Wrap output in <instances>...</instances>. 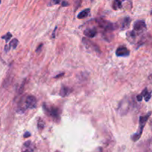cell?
<instances>
[{"mask_svg":"<svg viewBox=\"0 0 152 152\" xmlns=\"http://www.w3.org/2000/svg\"><path fill=\"white\" fill-rule=\"evenodd\" d=\"M150 115H151V112H149L148 114H147L146 115H144V116H142V117H140V118H139V126L138 131H137V133L134 134L132 136V137H131V139H132L133 141L136 142V141H137L139 139L140 137H141V135H142V134L143 129H144L145 126L146 122H147L148 120Z\"/></svg>","mask_w":152,"mask_h":152,"instance_id":"cell-1","label":"cell"},{"mask_svg":"<svg viewBox=\"0 0 152 152\" xmlns=\"http://www.w3.org/2000/svg\"><path fill=\"white\" fill-rule=\"evenodd\" d=\"M82 43L85 46V48H86L89 53H93L94 54L96 55H99L101 53V50L98 48V46L95 43H94L93 42L89 40V39L83 38L82 39Z\"/></svg>","mask_w":152,"mask_h":152,"instance_id":"cell-2","label":"cell"},{"mask_svg":"<svg viewBox=\"0 0 152 152\" xmlns=\"http://www.w3.org/2000/svg\"><path fill=\"white\" fill-rule=\"evenodd\" d=\"M130 107H131V102H130V99H128L127 97L124 98L122 100L120 101V102L119 103L117 108V112L120 114L121 116L126 115L128 114V112L130 110Z\"/></svg>","mask_w":152,"mask_h":152,"instance_id":"cell-3","label":"cell"},{"mask_svg":"<svg viewBox=\"0 0 152 152\" xmlns=\"http://www.w3.org/2000/svg\"><path fill=\"white\" fill-rule=\"evenodd\" d=\"M43 109L46 114L52 117L54 120H58L60 119V111L58 108L55 106L48 107L46 104H43Z\"/></svg>","mask_w":152,"mask_h":152,"instance_id":"cell-4","label":"cell"},{"mask_svg":"<svg viewBox=\"0 0 152 152\" xmlns=\"http://www.w3.org/2000/svg\"><path fill=\"white\" fill-rule=\"evenodd\" d=\"M97 23L98 25L101 27V28L104 29L105 31H112L113 30L116 29L117 28V25L114 23H112V22H109V21L105 20V19H98L96 20Z\"/></svg>","mask_w":152,"mask_h":152,"instance_id":"cell-5","label":"cell"},{"mask_svg":"<svg viewBox=\"0 0 152 152\" xmlns=\"http://www.w3.org/2000/svg\"><path fill=\"white\" fill-rule=\"evenodd\" d=\"M146 30V25L144 21L139 20L134 23V31L138 34H142Z\"/></svg>","mask_w":152,"mask_h":152,"instance_id":"cell-6","label":"cell"},{"mask_svg":"<svg viewBox=\"0 0 152 152\" xmlns=\"http://www.w3.org/2000/svg\"><path fill=\"white\" fill-rule=\"evenodd\" d=\"M116 54L117 56H123V57H125V56H129L130 51L125 46H120V47H119L116 49Z\"/></svg>","mask_w":152,"mask_h":152,"instance_id":"cell-7","label":"cell"},{"mask_svg":"<svg viewBox=\"0 0 152 152\" xmlns=\"http://www.w3.org/2000/svg\"><path fill=\"white\" fill-rule=\"evenodd\" d=\"M139 35H140V34L136 32V31H134V30L131 31H129V32L127 33L126 34L127 39H128V40L131 43H135Z\"/></svg>","mask_w":152,"mask_h":152,"instance_id":"cell-8","label":"cell"},{"mask_svg":"<svg viewBox=\"0 0 152 152\" xmlns=\"http://www.w3.org/2000/svg\"><path fill=\"white\" fill-rule=\"evenodd\" d=\"M34 150V145L31 141H26L24 142L22 147V152H33Z\"/></svg>","mask_w":152,"mask_h":152,"instance_id":"cell-9","label":"cell"},{"mask_svg":"<svg viewBox=\"0 0 152 152\" xmlns=\"http://www.w3.org/2000/svg\"><path fill=\"white\" fill-rule=\"evenodd\" d=\"M83 34L86 36L88 38H93L95 37L97 34V30L95 28H86L84 31H83Z\"/></svg>","mask_w":152,"mask_h":152,"instance_id":"cell-10","label":"cell"},{"mask_svg":"<svg viewBox=\"0 0 152 152\" xmlns=\"http://www.w3.org/2000/svg\"><path fill=\"white\" fill-rule=\"evenodd\" d=\"M70 92H71V90L69 88L66 87V86H63L60 91V95L61 96H66L67 95L69 94Z\"/></svg>","mask_w":152,"mask_h":152,"instance_id":"cell-11","label":"cell"},{"mask_svg":"<svg viewBox=\"0 0 152 152\" xmlns=\"http://www.w3.org/2000/svg\"><path fill=\"white\" fill-rule=\"evenodd\" d=\"M130 23H131V19L129 17H125V19L122 20V24H121V27L122 29H126L129 27Z\"/></svg>","mask_w":152,"mask_h":152,"instance_id":"cell-12","label":"cell"},{"mask_svg":"<svg viewBox=\"0 0 152 152\" xmlns=\"http://www.w3.org/2000/svg\"><path fill=\"white\" fill-rule=\"evenodd\" d=\"M141 95L142 97L145 98V101H148L149 99H151V94L150 92L148 91L147 88H145L143 90V91L142 92Z\"/></svg>","mask_w":152,"mask_h":152,"instance_id":"cell-13","label":"cell"},{"mask_svg":"<svg viewBox=\"0 0 152 152\" xmlns=\"http://www.w3.org/2000/svg\"><path fill=\"white\" fill-rule=\"evenodd\" d=\"M89 13V9H85V10H82L78 15H77V19H83V18L86 17L88 14Z\"/></svg>","mask_w":152,"mask_h":152,"instance_id":"cell-14","label":"cell"},{"mask_svg":"<svg viewBox=\"0 0 152 152\" xmlns=\"http://www.w3.org/2000/svg\"><path fill=\"white\" fill-rule=\"evenodd\" d=\"M122 7V2L120 0H114L113 2V8L114 10H119Z\"/></svg>","mask_w":152,"mask_h":152,"instance_id":"cell-15","label":"cell"},{"mask_svg":"<svg viewBox=\"0 0 152 152\" xmlns=\"http://www.w3.org/2000/svg\"><path fill=\"white\" fill-rule=\"evenodd\" d=\"M18 43H19V41H18V39H13V40H11L10 42V48H12L15 49L16 47H17L18 45Z\"/></svg>","mask_w":152,"mask_h":152,"instance_id":"cell-16","label":"cell"},{"mask_svg":"<svg viewBox=\"0 0 152 152\" xmlns=\"http://www.w3.org/2000/svg\"><path fill=\"white\" fill-rule=\"evenodd\" d=\"M37 126H38L39 129H43L45 126V123L42 119H39L38 123H37Z\"/></svg>","mask_w":152,"mask_h":152,"instance_id":"cell-17","label":"cell"},{"mask_svg":"<svg viewBox=\"0 0 152 152\" xmlns=\"http://www.w3.org/2000/svg\"><path fill=\"white\" fill-rule=\"evenodd\" d=\"M11 37H12L11 34H10V33H7V34H5V35H4V36H3V37H1V38L4 39H5V41L7 42V41H8V40H10V39L11 38Z\"/></svg>","mask_w":152,"mask_h":152,"instance_id":"cell-18","label":"cell"},{"mask_svg":"<svg viewBox=\"0 0 152 152\" xmlns=\"http://www.w3.org/2000/svg\"><path fill=\"white\" fill-rule=\"evenodd\" d=\"M60 2V0H52V3L53 4H57Z\"/></svg>","mask_w":152,"mask_h":152,"instance_id":"cell-19","label":"cell"},{"mask_svg":"<svg viewBox=\"0 0 152 152\" xmlns=\"http://www.w3.org/2000/svg\"><path fill=\"white\" fill-rule=\"evenodd\" d=\"M10 46H8V45H6L5 47H4V50H5L6 52H7L9 50H10Z\"/></svg>","mask_w":152,"mask_h":152,"instance_id":"cell-20","label":"cell"},{"mask_svg":"<svg viewBox=\"0 0 152 152\" xmlns=\"http://www.w3.org/2000/svg\"><path fill=\"white\" fill-rule=\"evenodd\" d=\"M137 100L141 101L142 99V96L141 94H139V95H138V96H137Z\"/></svg>","mask_w":152,"mask_h":152,"instance_id":"cell-21","label":"cell"},{"mask_svg":"<svg viewBox=\"0 0 152 152\" xmlns=\"http://www.w3.org/2000/svg\"><path fill=\"white\" fill-rule=\"evenodd\" d=\"M42 46H43V44L40 45H39V47L37 48V49H36V52H38V51H39V50H40V49H41V48H42Z\"/></svg>","mask_w":152,"mask_h":152,"instance_id":"cell-22","label":"cell"},{"mask_svg":"<svg viewBox=\"0 0 152 152\" xmlns=\"http://www.w3.org/2000/svg\"><path fill=\"white\" fill-rule=\"evenodd\" d=\"M62 5H63V6H68V5H69V4H68V3L66 2V1H63Z\"/></svg>","mask_w":152,"mask_h":152,"instance_id":"cell-23","label":"cell"},{"mask_svg":"<svg viewBox=\"0 0 152 152\" xmlns=\"http://www.w3.org/2000/svg\"><path fill=\"white\" fill-rule=\"evenodd\" d=\"M29 136H30V133L26 132V133L25 134V135H24V137H29Z\"/></svg>","mask_w":152,"mask_h":152,"instance_id":"cell-24","label":"cell"},{"mask_svg":"<svg viewBox=\"0 0 152 152\" xmlns=\"http://www.w3.org/2000/svg\"><path fill=\"white\" fill-rule=\"evenodd\" d=\"M149 80H150V81L152 83V74H151L150 77H149Z\"/></svg>","mask_w":152,"mask_h":152,"instance_id":"cell-25","label":"cell"},{"mask_svg":"<svg viewBox=\"0 0 152 152\" xmlns=\"http://www.w3.org/2000/svg\"><path fill=\"white\" fill-rule=\"evenodd\" d=\"M0 4H1V0H0Z\"/></svg>","mask_w":152,"mask_h":152,"instance_id":"cell-26","label":"cell"},{"mask_svg":"<svg viewBox=\"0 0 152 152\" xmlns=\"http://www.w3.org/2000/svg\"><path fill=\"white\" fill-rule=\"evenodd\" d=\"M57 152H60V151H57Z\"/></svg>","mask_w":152,"mask_h":152,"instance_id":"cell-27","label":"cell"},{"mask_svg":"<svg viewBox=\"0 0 152 152\" xmlns=\"http://www.w3.org/2000/svg\"><path fill=\"white\" fill-rule=\"evenodd\" d=\"M151 14H152V12H151Z\"/></svg>","mask_w":152,"mask_h":152,"instance_id":"cell-28","label":"cell"}]
</instances>
